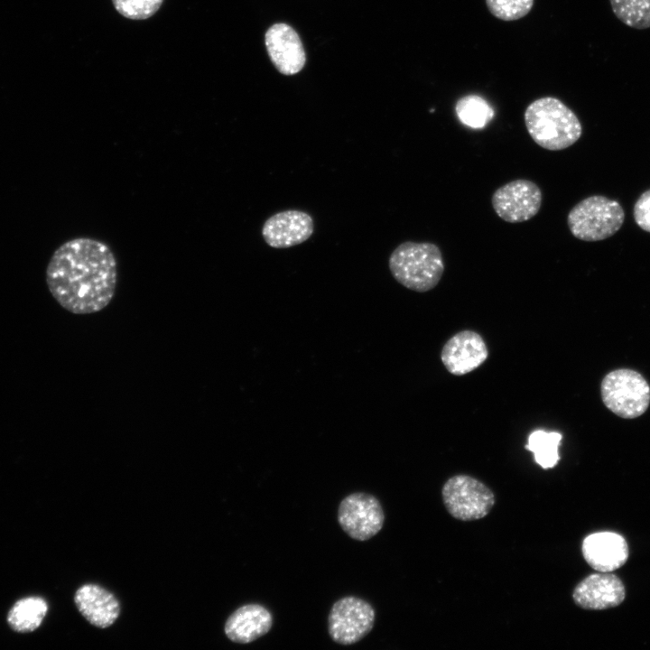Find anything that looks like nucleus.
I'll return each instance as SVG.
<instances>
[{
	"label": "nucleus",
	"mask_w": 650,
	"mask_h": 650,
	"mask_svg": "<svg viewBox=\"0 0 650 650\" xmlns=\"http://www.w3.org/2000/svg\"><path fill=\"white\" fill-rule=\"evenodd\" d=\"M46 283L54 300L73 314L104 310L117 284V264L111 248L90 237H76L60 245L46 268Z\"/></svg>",
	"instance_id": "obj_1"
},
{
	"label": "nucleus",
	"mask_w": 650,
	"mask_h": 650,
	"mask_svg": "<svg viewBox=\"0 0 650 650\" xmlns=\"http://www.w3.org/2000/svg\"><path fill=\"white\" fill-rule=\"evenodd\" d=\"M525 124L531 138L539 146L550 151L571 146L582 134L576 114L552 97L533 101L525 111Z\"/></svg>",
	"instance_id": "obj_2"
},
{
	"label": "nucleus",
	"mask_w": 650,
	"mask_h": 650,
	"mask_svg": "<svg viewBox=\"0 0 650 650\" xmlns=\"http://www.w3.org/2000/svg\"><path fill=\"white\" fill-rule=\"evenodd\" d=\"M388 266L397 283L417 292L433 289L444 273L441 249L430 242L401 243L391 253Z\"/></svg>",
	"instance_id": "obj_3"
},
{
	"label": "nucleus",
	"mask_w": 650,
	"mask_h": 650,
	"mask_svg": "<svg viewBox=\"0 0 650 650\" xmlns=\"http://www.w3.org/2000/svg\"><path fill=\"white\" fill-rule=\"evenodd\" d=\"M625 220L621 205L602 195H593L578 202L567 217L568 228L576 238L596 242L616 234Z\"/></svg>",
	"instance_id": "obj_4"
},
{
	"label": "nucleus",
	"mask_w": 650,
	"mask_h": 650,
	"mask_svg": "<svg viewBox=\"0 0 650 650\" xmlns=\"http://www.w3.org/2000/svg\"><path fill=\"white\" fill-rule=\"evenodd\" d=\"M604 405L624 419L641 416L650 404V385L637 371L618 368L608 373L600 384Z\"/></svg>",
	"instance_id": "obj_5"
},
{
	"label": "nucleus",
	"mask_w": 650,
	"mask_h": 650,
	"mask_svg": "<svg viewBox=\"0 0 650 650\" xmlns=\"http://www.w3.org/2000/svg\"><path fill=\"white\" fill-rule=\"evenodd\" d=\"M441 497L448 513L461 521H474L487 516L496 502L495 495L488 487L463 474L446 480Z\"/></svg>",
	"instance_id": "obj_6"
},
{
	"label": "nucleus",
	"mask_w": 650,
	"mask_h": 650,
	"mask_svg": "<svg viewBox=\"0 0 650 650\" xmlns=\"http://www.w3.org/2000/svg\"><path fill=\"white\" fill-rule=\"evenodd\" d=\"M376 611L364 599L346 596L338 599L329 612L328 633L335 643L350 645L363 639L374 627Z\"/></svg>",
	"instance_id": "obj_7"
},
{
	"label": "nucleus",
	"mask_w": 650,
	"mask_h": 650,
	"mask_svg": "<svg viewBox=\"0 0 650 650\" xmlns=\"http://www.w3.org/2000/svg\"><path fill=\"white\" fill-rule=\"evenodd\" d=\"M338 522L352 539L367 541L377 534L385 523L380 501L366 492H354L345 497L338 508Z\"/></svg>",
	"instance_id": "obj_8"
},
{
	"label": "nucleus",
	"mask_w": 650,
	"mask_h": 650,
	"mask_svg": "<svg viewBox=\"0 0 650 650\" xmlns=\"http://www.w3.org/2000/svg\"><path fill=\"white\" fill-rule=\"evenodd\" d=\"M542 201L540 187L525 179L514 180L502 185L491 197L496 214L508 223H521L531 219L539 212Z\"/></svg>",
	"instance_id": "obj_9"
},
{
	"label": "nucleus",
	"mask_w": 650,
	"mask_h": 650,
	"mask_svg": "<svg viewBox=\"0 0 650 650\" xmlns=\"http://www.w3.org/2000/svg\"><path fill=\"white\" fill-rule=\"evenodd\" d=\"M488 357V349L484 339L470 330L454 334L441 351L442 364L454 376H463L477 369Z\"/></svg>",
	"instance_id": "obj_10"
},
{
	"label": "nucleus",
	"mask_w": 650,
	"mask_h": 650,
	"mask_svg": "<svg viewBox=\"0 0 650 650\" xmlns=\"http://www.w3.org/2000/svg\"><path fill=\"white\" fill-rule=\"evenodd\" d=\"M314 231L312 217L305 211L287 209L269 217L262 228L265 242L274 248H287L308 240Z\"/></svg>",
	"instance_id": "obj_11"
},
{
	"label": "nucleus",
	"mask_w": 650,
	"mask_h": 650,
	"mask_svg": "<svg viewBox=\"0 0 650 650\" xmlns=\"http://www.w3.org/2000/svg\"><path fill=\"white\" fill-rule=\"evenodd\" d=\"M626 597L621 580L611 573H593L574 588L572 599L580 608L603 610L620 605Z\"/></svg>",
	"instance_id": "obj_12"
},
{
	"label": "nucleus",
	"mask_w": 650,
	"mask_h": 650,
	"mask_svg": "<svg viewBox=\"0 0 650 650\" xmlns=\"http://www.w3.org/2000/svg\"><path fill=\"white\" fill-rule=\"evenodd\" d=\"M265 46L272 62L282 74L293 75L304 67L306 55L302 42L290 25L283 23L272 25L265 32Z\"/></svg>",
	"instance_id": "obj_13"
},
{
	"label": "nucleus",
	"mask_w": 650,
	"mask_h": 650,
	"mask_svg": "<svg viewBox=\"0 0 650 650\" xmlns=\"http://www.w3.org/2000/svg\"><path fill=\"white\" fill-rule=\"evenodd\" d=\"M582 555L587 563L600 572H610L623 566L628 559V545L623 536L612 532L588 535L582 543Z\"/></svg>",
	"instance_id": "obj_14"
},
{
	"label": "nucleus",
	"mask_w": 650,
	"mask_h": 650,
	"mask_svg": "<svg viewBox=\"0 0 650 650\" xmlns=\"http://www.w3.org/2000/svg\"><path fill=\"white\" fill-rule=\"evenodd\" d=\"M274 623L272 613L257 603L237 608L227 619L224 631L227 637L238 644H249L267 634Z\"/></svg>",
	"instance_id": "obj_15"
},
{
	"label": "nucleus",
	"mask_w": 650,
	"mask_h": 650,
	"mask_svg": "<svg viewBox=\"0 0 650 650\" xmlns=\"http://www.w3.org/2000/svg\"><path fill=\"white\" fill-rule=\"evenodd\" d=\"M74 602L87 621L99 628L112 626L120 614V604L115 595L97 584L79 588Z\"/></svg>",
	"instance_id": "obj_16"
},
{
	"label": "nucleus",
	"mask_w": 650,
	"mask_h": 650,
	"mask_svg": "<svg viewBox=\"0 0 650 650\" xmlns=\"http://www.w3.org/2000/svg\"><path fill=\"white\" fill-rule=\"evenodd\" d=\"M48 611L47 602L41 597H27L14 603L8 612L10 627L19 633L35 630Z\"/></svg>",
	"instance_id": "obj_17"
},
{
	"label": "nucleus",
	"mask_w": 650,
	"mask_h": 650,
	"mask_svg": "<svg viewBox=\"0 0 650 650\" xmlns=\"http://www.w3.org/2000/svg\"><path fill=\"white\" fill-rule=\"evenodd\" d=\"M562 435L558 432L535 430L527 439L525 449L534 453L535 462L547 469L557 465L560 455L559 447Z\"/></svg>",
	"instance_id": "obj_18"
},
{
	"label": "nucleus",
	"mask_w": 650,
	"mask_h": 650,
	"mask_svg": "<svg viewBox=\"0 0 650 650\" xmlns=\"http://www.w3.org/2000/svg\"><path fill=\"white\" fill-rule=\"evenodd\" d=\"M455 112L460 122L471 128L485 127L494 116V110L488 102L473 94L459 98Z\"/></svg>",
	"instance_id": "obj_19"
},
{
	"label": "nucleus",
	"mask_w": 650,
	"mask_h": 650,
	"mask_svg": "<svg viewBox=\"0 0 650 650\" xmlns=\"http://www.w3.org/2000/svg\"><path fill=\"white\" fill-rule=\"evenodd\" d=\"M614 15L637 30L650 28V0H609Z\"/></svg>",
	"instance_id": "obj_20"
},
{
	"label": "nucleus",
	"mask_w": 650,
	"mask_h": 650,
	"mask_svg": "<svg viewBox=\"0 0 650 650\" xmlns=\"http://www.w3.org/2000/svg\"><path fill=\"white\" fill-rule=\"evenodd\" d=\"M492 15L503 21L523 18L532 10L534 0H485Z\"/></svg>",
	"instance_id": "obj_21"
},
{
	"label": "nucleus",
	"mask_w": 650,
	"mask_h": 650,
	"mask_svg": "<svg viewBox=\"0 0 650 650\" xmlns=\"http://www.w3.org/2000/svg\"><path fill=\"white\" fill-rule=\"evenodd\" d=\"M163 0H112L114 6L123 16L133 20H144L154 14Z\"/></svg>",
	"instance_id": "obj_22"
},
{
	"label": "nucleus",
	"mask_w": 650,
	"mask_h": 650,
	"mask_svg": "<svg viewBox=\"0 0 650 650\" xmlns=\"http://www.w3.org/2000/svg\"><path fill=\"white\" fill-rule=\"evenodd\" d=\"M633 215L636 225L650 232V189L643 192L636 201Z\"/></svg>",
	"instance_id": "obj_23"
}]
</instances>
